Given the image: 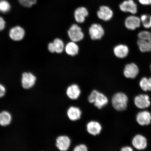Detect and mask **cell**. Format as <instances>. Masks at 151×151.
I'll list each match as a JSON object with an SVG mask.
<instances>
[{"instance_id":"e0dca14e","label":"cell","mask_w":151,"mask_h":151,"mask_svg":"<svg viewBox=\"0 0 151 151\" xmlns=\"http://www.w3.org/2000/svg\"><path fill=\"white\" fill-rule=\"evenodd\" d=\"M137 121L139 125H149L151 122V114L148 111H145L139 112L137 115Z\"/></svg>"},{"instance_id":"8fae6325","label":"cell","mask_w":151,"mask_h":151,"mask_svg":"<svg viewBox=\"0 0 151 151\" xmlns=\"http://www.w3.org/2000/svg\"><path fill=\"white\" fill-rule=\"evenodd\" d=\"M141 23L140 18L138 17L131 15L128 16L124 21L126 27L130 30H134L139 27Z\"/></svg>"},{"instance_id":"2e32d148","label":"cell","mask_w":151,"mask_h":151,"mask_svg":"<svg viewBox=\"0 0 151 151\" xmlns=\"http://www.w3.org/2000/svg\"><path fill=\"white\" fill-rule=\"evenodd\" d=\"M132 143L133 147L138 150H144L147 146V142L146 137L140 134L137 135L134 137Z\"/></svg>"},{"instance_id":"52a82bcc","label":"cell","mask_w":151,"mask_h":151,"mask_svg":"<svg viewBox=\"0 0 151 151\" xmlns=\"http://www.w3.org/2000/svg\"><path fill=\"white\" fill-rule=\"evenodd\" d=\"M114 13L112 9L106 5L100 6L97 11V15L99 19L104 22H108L112 18Z\"/></svg>"},{"instance_id":"836d02e7","label":"cell","mask_w":151,"mask_h":151,"mask_svg":"<svg viewBox=\"0 0 151 151\" xmlns=\"http://www.w3.org/2000/svg\"><path fill=\"white\" fill-rule=\"evenodd\" d=\"M150 68H151V65L150 66Z\"/></svg>"},{"instance_id":"277c9868","label":"cell","mask_w":151,"mask_h":151,"mask_svg":"<svg viewBox=\"0 0 151 151\" xmlns=\"http://www.w3.org/2000/svg\"><path fill=\"white\" fill-rule=\"evenodd\" d=\"M67 33L70 40L75 42H80L84 38V34L82 28L76 24L71 25L68 30Z\"/></svg>"},{"instance_id":"44dd1931","label":"cell","mask_w":151,"mask_h":151,"mask_svg":"<svg viewBox=\"0 0 151 151\" xmlns=\"http://www.w3.org/2000/svg\"><path fill=\"white\" fill-rule=\"evenodd\" d=\"M12 119V115L8 111H4L0 112V125L8 126L11 124Z\"/></svg>"},{"instance_id":"4316f807","label":"cell","mask_w":151,"mask_h":151,"mask_svg":"<svg viewBox=\"0 0 151 151\" xmlns=\"http://www.w3.org/2000/svg\"><path fill=\"white\" fill-rule=\"evenodd\" d=\"M37 0H18L19 3L22 6L26 7H31L36 4Z\"/></svg>"},{"instance_id":"9c48e42d","label":"cell","mask_w":151,"mask_h":151,"mask_svg":"<svg viewBox=\"0 0 151 151\" xmlns=\"http://www.w3.org/2000/svg\"><path fill=\"white\" fill-rule=\"evenodd\" d=\"M89 15L87 9L84 6H80L75 9L73 16L75 21L79 24L83 23Z\"/></svg>"},{"instance_id":"3957f363","label":"cell","mask_w":151,"mask_h":151,"mask_svg":"<svg viewBox=\"0 0 151 151\" xmlns=\"http://www.w3.org/2000/svg\"><path fill=\"white\" fill-rule=\"evenodd\" d=\"M88 101L90 103H93L94 105L99 109L105 106L108 103L107 97L103 93L94 90L88 97Z\"/></svg>"},{"instance_id":"6da1fadb","label":"cell","mask_w":151,"mask_h":151,"mask_svg":"<svg viewBox=\"0 0 151 151\" xmlns=\"http://www.w3.org/2000/svg\"><path fill=\"white\" fill-rule=\"evenodd\" d=\"M137 43L142 52H151V32L142 31L138 34Z\"/></svg>"},{"instance_id":"f1b7e54d","label":"cell","mask_w":151,"mask_h":151,"mask_svg":"<svg viewBox=\"0 0 151 151\" xmlns=\"http://www.w3.org/2000/svg\"><path fill=\"white\" fill-rule=\"evenodd\" d=\"M6 93V88L3 84H0V98L5 96Z\"/></svg>"},{"instance_id":"7402d4cb","label":"cell","mask_w":151,"mask_h":151,"mask_svg":"<svg viewBox=\"0 0 151 151\" xmlns=\"http://www.w3.org/2000/svg\"><path fill=\"white\" fill-rule=\"evenodd\" d=\"M67 115L71 120L76 121L81 118L82 112L78 107L71 106L67 111Z\"/></svg>"},{"instance_id":"cb8c5ba5","label":"cell","mask_w":151,"mask_h":151,"mask_svg":"<svg viewBox=\"0 0 151 151\" xmlns=\"http://www.w3.org/2000/svg\"><path fill=\"white\" fill-rule=\"evenodd\" d=\"M53 42L55 48V52L58 54L62 53L65 48L63 41L61 39L56 38L54 40Z\"/></svg>"},{"instance_id":"7c38bea8","label":"cell","mask_w":151,"mask_h":151,"mask_svg":"<svg viewBox=\"0 0 151 151\" xmlns=\"http://www.w3.org/2000/svg\"><path fill=\"white\" fill-rule=\"evenodd\" d=\"M25 31L20 26H16L11 28L9 35L10 38L14 41H20L23 39L25 36Z\"/></svg>"},{"instance_id":"83f0119b","label":"cell","mask_w":151,"mask_h":151,"mask_svg":"<svg viewBox=\"0 0 151 151\" xmlns=\"http://www.w3.org/2000/svg\"><path fill=\"white\" fill-rule=\"evenodd\" d=\"M88 150L87 147L84 145H78L74 148V151H86Z\"/></svg>"},{"instance_id":"484cf974","label":"cell","mask_w":151,"mask_h":151,"mask_svg":"<svg viewBox=\"0 0 151 151\" xmlns=\"http://www.w3.org/2000/svg\"><path fill=\"white\" fill-rule=\"evenodd\" d=\"M10 4L6 0H0V12L5 14L11 9Z\"/></svg>"},{"instance_id":"ba28073f","label":"cell","mask_w":151,"mask_h":151,"mask_svg":"<svg viewBox=\"0 0 151 151\" xmlns=\"http://www.w3.org/2000/svg\"><path fill=\"white\" fill-rule=\"evenodd\" d=\"M119 7L122 12L135 14L137 12V6L133 0H125L120 4Z\"/></svg>"},{"instance_id":"1f68e13d","label":"cell","mask_w":151,"mask_h":151,"mask_svg":"<svg viewBox=\"0 0 151 151\" xmlns=\"http://www.w3.org/2000/svg\"><path fill=\"white\" fill-rule=\"evenodd\" d=\"M139 3L143 5H151V0H138Z\"/></svg>"},{"instance_id":"f546056e","label":"cell","mask_w":151,"mask_h":151,"mask_svg":"<svg viewBox=\"0 0 151 151\" xmlns=\"http://www.w3.org/2000/svg\"><path fill=\"white\" fill-rule=\"evenodd\" d=\"M6 22L3 17L0 16V31H3L5 27Z\"/></svg>"},{"instance_id":"5b68a950","label":"cell","mask_w":151,"mask_h":151,"mask_svg":"<svg viewBox=\"0 0 151 151\" xmlns=\"http://www.w3.org/2000/svg\"><path fill=\"white\" fill-rule=\"evenodd\" d=\"M88 34L91 40L96 41L102 39L105 34V31L101 24L93 23L88 28Z\"/></svg>"},{"instance_id":"ac0fdd59","label":"cell","mask_w":151,"mask_h":151,"mask_svg":"<svg viewBox=\"0 0 151 151\" xmlns=\"http://www.w3.org/2000/svg\"><path fill=\"white\" fill-rule=\"evenodd\" d=\"M76 43L71 41L66 45L65 50L68 55L71 57L78 55L80 52V47Z\"/></svg>"},{"instance_id":"9a60e30c","label":"cell","mask_w":151,"mask_h":151,"mask_svg":"<svg viewBox=\"0 0 151 151\" xmlns=\"http://www.w3.org/2000/svg\"><path fill=\"white\" fill-rule=\"evenodd\" d=\"M113 52L116 58L122 59L128 56L129 49L127 45L119 44L114 47L113 49Z\"/></svg>"},{"instance_id":"7a4b0ae2","label":"cell","mask_w":151,"mask_h":151,"mask_svg":"<svg viewBox=\"0 0 151 151\" xmlns=\"http://www.w3.org/2000/svg\"><path fill=\"white\" fill-rule=\"evenodd\" d=\"M128 98L122 92L117 93L113 96L112 102L113 106L116 111H122L126 110L127 106Z\"/></svg>"},{"instance_id":"d6a6232c","label":"cell","mask_w":151,"mask_h":151,"mask_svg":"<svg viewBox=\"0 0 151 151\" xmlns=\"http://www.w3.org/2000/svg\"><path fill=\"white\" fill-rule=\"evenodd\" d=\"M122 151H133V150L131 147H123L121 149Z\"/></svg>"},{"instance_id":"d6986e66","label":"cell","mask_w":151,"mask_h":151,"mask_svg":"<svg viewBox=\"0 0 151 151\" xmlns=\"http://www.w3.org/2000/svg\"><path fill=\"white\" fill-rule=\"evenodd\" d=\"M81 93V91L78 85L73 84L67 88L66 93L69 99L73 100L78 99Z\"/></svg>"},{"instance_id":"4fadbf2b","label":"cell","mask_w":151,"mask_h":151,"mask_svg":"<svg viewBox=\"0 0 151 151\" xmlns=\"http://www.w3.org/2000/svg\"><path fill=\"white\" fill-rule=\"evenodd\" d=\"M134 103L138 108L145 109L148 108L151 104L150 97L147 94H140L135 97Z\"/></svg>"},{"instance_id":"30bf717a","label":"cell","mask_w":151,"mask_h":151,"mask_svg":"<svg viewBox=\"0 0 151 151\" xmlns=\"http://www.w3.org/2000/svg\"><path fill=\"white\" fill-rule=\"evenodd\" d=\"M123 73L126 78H135L139 73V68L134 63L127 64L124 67Z\"/></svg>"},{"instance_id":"ffe728a7","label":"cell","mask_w":151,"mask_h":151,"mask_svg":"<svg viewBox=\"0 0 151 151\" xmlns=\"http://www.w3.org/2000/svg\"><path fill=\"white\" fill-rule=\"evenodd\" d=\"M102 129L101 124L99 122L91 121L87 124V130L90 134L96 136L101 133Z\"/></svg>"},{"instance_id":"d4e9b609","label":"cell","mask_w":151,"mask_h":151,"mask_svg":"<svg viewBox=\"0 0 151 151\" xmlns=\"http://www.w3.org/2000/svg\"><path fill=\"white\" fill-rule=\"evenodd\" d=\"M140 19L143 27L146 28H151V16L143 14L141 16Z\"/></svg>"},{"instance_id":"603a6c76","label":"cell","mask_w":151,"mask_h":151,"mask_svg":"<svg viewBox=\"0 0 151 151\" xmlns=\"http://www.w3.org/2000/svg\"><path fill=\"white\" fill-rule=\"evenodd\" d=\"M139 84L141 89L144 91H151V78L143 77L139 82Z\"/></svg>"},{"instance_id":"5bb4252c","label":"cell","mask_w":151,"mask_h":151,"mask_svg":"<svg viewBox=\"0 0 151 151\" xmlns=\"http://www.w3.org/2000/svg\"><path fill=\"white\" fill-rule=\"evenodd\" d=\"M70 139L66 136H61L56 139V146L60 150H67L70 146Z\"/></svg>"},{"instance_id":"8992f818","label":"cell","mask_w":151,"mask_h":151,"mask_svg":"<svg viewBox=\"0 0 151 151\" xmlns=\"http://www.w3.org/2000/svg\"><path fill=\"white\" fill-rule=\"evenodd\" d=\"M37 80L36 77L31 73L25 72L22 74L21 83L24 89H29L35 86Z\"/></svg>"},{"instance_id":"4dcf8cb0","label":"cell","mask_w":151,"mask_h":151,"mask_svg":"<svg viewBox=\"0 0 151 151\" xmlns=\"http://www.w3.org/2000/svg\"><path fill=\"white\" fill-rule=\"evenodd\" d=\"M48 50L50 52L53 53L55 52V48L53 42H50L48 45Z\"/></svg>"}]
</instances>
